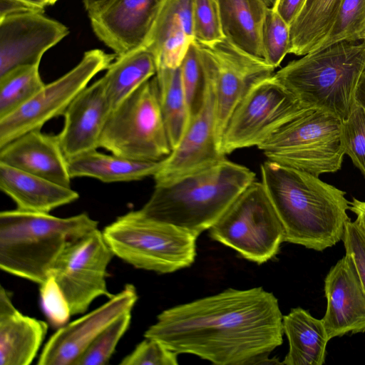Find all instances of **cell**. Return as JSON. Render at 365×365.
I'll use <instances>...</instances> for the list:
<instances>
[{
	"mask_svg": "<svg viewBox=\"0 0 365 365\" xmlns=\"http://www.w3.org/2000/svg\"><path fill=\"white\" fill-rule=\"evenodd\" d=\"M30 12H44V9L24 0H0V19Z\"/></svg>",
	"mask_w": 365,
	"mask_h": 365,
	"instance_id": "cell-40",
	"label": "cell"
},
{
	"mask_svg": "<svg viewBox=\"0 0 365 365\" xmlns=\"http://www.w3.org/2000/svg\"><path fill=\"white\" fill-rule=\"evenodd\" d=\"M165 0H114L89 15L95 35L117 56L145 47Z\"/></svg>",
	"mask_w": 365,
	"mask_h": 365,
	"instance_id": "cell-17",
	"label": "cell"
},
{
	"mask_svg": "<svg viewBox=\"0 0 365 365\" xmlns=\"http://www.w3.org/2000/svg\"><path fill=\"white\" fill-rule=\"evenodd\" d=\"M255 177L248 168L224 158L195 171L155 182L151 196L139 210L148 218L198 237L210 230Z\"/></svg>",
	"mask_w": 365,
	"mask_h": 365,
	"instance_id": "cell-3",
	"label": "cell"
},
{
	"mask_svg": "<svg viewBox=\"0 0 365 365\" xmlns=\"http://www.w3.org/2000/svg\"><path fill=\"white\" fill-rule=\"evenodd\" d=\"M356 215V224L365 232V201L353 198L349 202V208Z\"/></svg>",
	"mask_w": 365,
	"mask_h": 365,
	"instance_id": "cell-42",
	"label": "cell"
},
{
	"mask_svg": "<svg viewBox=\"0 0 365 365\" xmlns=\"http://www.w3.org/2000/svg\"><path fill=\"white\" fill-rule=\"evenodd\" d=\"M355 103L365 109V69L360 78L356 88Z\"/></svg>",
	"mask_w": 365,
	"mask_h": 365,
	"instance_id": "cell-44",
	"label": "cell"
},
{
	"mask_svg": "<svg viewBox=\"0 0 365 365\" xmlns=\"http://www.w3.org/2000/svg\"><path fill=\"white\" fill-rule=\"evenodd\" d=\"M98 225L86 212L58 217L17 209L1 211L0 268L40 285L51 275L65 248Z\"/></svg>",
	"mask_w": 365,
	"mask_h": 365,
	"instance_id": "cell-4",
	"label": "cell"
},
{
	"mask_svg": "<svg viewBox=\"0 0 365 365\" xmlns=\"http://www.w3.org/2000/svg\"><path fill=\"white\" fill-rule=\"evenodd\" d=\"M44 85L39 66L16 67L0 76V118L26 103Z\"/></svg>",
	"mask_w": 365,
	"mask_h": 365,
	"instance_id": "cell-30",
	"label": "cell"
},
{
	"mask_svg": "<svg viewBox=\"0 0 365 365\" xmlns=\"http://www.w3.org/2000/svg\"><path fill=\"white\" fill-rule=\"evenodd\" d=\"M313 109L302 106L272 75L257 83L232 113L223 133L220 153L258 146L293 119Z\"/></svg>",
	"mask_w": 365,
	"mask_h": 365,
	"instance_id": "cell-10",
	"label": "cell"
},
{
	"mask_svg": "<svg viewBox=\"0 0 365 365\" xmlns=\"http://www.w3.org/2000/svg\"><path fill=\"white\" fill-rule=\"evenodd\" d=\"M341 0H306L289 25V53L304 56L315 50L328 34Z\"/></svg>",
	"mask_w": 365,
	"mask_h": 365,
	"instance_id": "cell-28",
	"label": "cell"
},
{
	"mask_svg": "<svg viewBox=\"0 0 365 365\" xmlns=\"http://www.w3.org/2000/svg\"><path fill=\"white\" fill-rule=\"evenodd\" d=\"M194 40L211 44L225 38L217 0H193Z\"/></svg>",
	"mask_w": 365,
	"mask_h": 365,
	"instance_id": "cell-35",
	"label": "cell"
},
{
	"mask_svg": "<svg viewBox=\"0 0 365 365\" xmlns=\"http://www.w3.org/2000/svg\"><path fill=\"white\" fill-rule=\"evenodd\" d=\"M131 312L118 317L101 331L84 351L75 365L107 364L131 322Z\"/></svg>",
	"mask_w": 365,
	"mask_h": 365,
	"instance_id": "cell-32",
	"label": "cell"
},
{
	"mask_svg": "<svg viewBox=\"0 0 365 365\" xmlns=\"http://www.w3.org/2000/svg\"><path fill=\"white\" fill-rule=\"evenodd\" d=\"M161 161H140L91 150L68 159L72 178H91L103 182H130L154 176Z\"/></svg>",
	"mask_w": 365,
	"mask_h": 365,
	"instance_id": "cell-26",
	"label": "cell"
},
{
	"mask_svg": "<svg viewBox=\"0 0 365 365\" xmlns=\"http://www.w3.org/2000/svg\"><path fill=\"white\" fill-rule=\"evenodd\" d=\"M306 0H278L274 10L289 24L302 10Z\"/></svg>",
	"mask_w": 365,
	"mask_h": 365,
	"instance_id": "cell-41",
	"label": "cell"
},
{
	"mask_svg": "<svg viewBox=\"0 0 365 365\" xmlns=\"http://www.w3.org/2000/svg\"><path fill=\"white\" fill-rule=\"evenodd\" d=\"M47 6L54 4L58 0H43Z\"/></svg>",
	"mask_w": 365,
	"mask_h": 365,
	"instance_id": "cell-47",
	"label": "cell"
},
{
	"mask_svg": "<svg viewBox=\"0 0 365 365\" xmlns=\"http://www.w3.org/2000/svg\"><path fill=\"white\" fill-rule=\"evenodd\" d=\"M342 240L346 255L352 259L365 291V232L349 220L345 225Z\"/></svg>",
	"mask_w": 365,
	"mask_h": 365,
	"instance_id": "cell-39",
	"label": "cell"
},
{
	"mask_svg": "<svg viewBox=\"0 0 365 365\" xmlns=\"http://www.w3.org/2000/svg\"><path fill=\"white\" fill-rule=\"evenodd\" d=\"M365 69V40L344 41L314 51L273 74L304 108L345 120Z\"/></svg>",
	"mask_w": 365,
	"mask_h": 365,
	"instance_id": "cell-5",
	"label": "cell"
},
{
	"mask_svg": "<svg viewBox=\"0 0 365 365\" xmlns=\"http://www.w3.org/2000/svg\"><path fill=\"white\" fill-rule=\"evenodd\" d=\"M48 324L20 312L12 294L0 289V365H29L36 357L48 331Z\"/></svg>",
	"mask_w": 365,
	"mask_h": 365,
	"instance_id": "cell-22",
	"label": "cell"
},
{
	"mask_svg": "<svg viewBox=\"0 0 365 365\" xmlns=\"http://www.w3.org/2000/svg\"><path fill=\"white\" fill-rule=\"evenodd\" d=\"M137 300L135 286L125 284L105 304L58 328L46 341L37 364L75 365L96 337L121 314L131 312Z\"/></svg>",
	"mask_w": 365,
	"mask_h": 365,
	"instance_id": "cell-15",
	"label": "cell"
},
{
	"mask_svg": "<svg viewBox=\"0 0 365 365\" xmlns=\"http://www.w3.org/2000/svg\"><path fill=\"white\" fill-rule=\"evenodd\" d=\"M282 324L289 351L282 364L322 365L324 363L329 339L322 319L297 307L283 315Z\"/></svg>",
	"mask_w": 365,
	"mask_h": 365,
	"instance_id": "cell-25",
	"label": "cell"
},
{
	"mask_svg": "<svg viewBox=\"0 0 365 365\" xmlns=\"http://www.w3.org/2000/svg\"><path fill=\"white\" fill-rule=\"evenodd\" d=\"M282 319L272 292L229 288L163 311L144 336L217 365L267 364L283 343Z\"/></svg>",
	"mask_w": 365,
	"mask_h": 365,
	"instance_id": "cell-1",
	"label": "cell"
},
{
	"mask_svg": "<svg viewBox=\"0 0 365 365\" xmlns=\"http://www.w3.org/2000/svg\"><path fill=\"white\" fill-rule=\"evenodd\" d=\"M202 69L204 86L199 106L178 146L162 160L160 168L153 176L155 182L177 178L225 158L220 152L216 139L215 83L210 74Z\"/></svg>",
	"mask_w": 365,
	"mask_h": 365,
	"instance_id": "cell-14",
	"label": "cell"
},
{
	"mask_svg": "<svg viewBox=\"0 0 365 365\" xmlns=\"http://www.w3.org/2000/svg\"><path fill=\"white\" fill-rule=\"evenodd\" d=\"M210 238L261 264L284 242V228L262 182L253 181L210 228Z\"/></svg>",
	"mask_w": 365,
	"mask_h": 365,
	"instance_id": "cell-9",
	"label": "cell"
},
{
	"mask_svg": "<svg viewBox=\"0 0 365 365\" xmlns=\"http://www.w3.org/2000/svg\"><path fill=\"white\" fill-rule=\"evenodd\" d=\"M223 34L234 46L264 61L262 28L267 8L262 0H217Z\"/></svg>",
	"mask_w": 365,
	"mask_h": 365,
	"instance_id": "cell-24",
	"label": "cell"
},
{
	"mask_svg": "<svg viewBox=\"0 0 365 365\" xmlns=\"http://www.w3.org/2000/svg\"><path fill=\"white\" fill-rule=\"evenodd\" d=\"M0 189L16 204V209L49 213L77 200L79 195L66 187L0 163Z\"/></svg>",
	"mask_w": 365,
	"mask_h": 365,
	"instance_id": "cell-23",
	"label": "cell"
},
{
	"mask_svg": "<svg viewBox=\"0 0 365 365\" xmlns=\"http://www.w3.org/2000/svg\"><path fill=\"white\" fill-rule=\"evenodd\" d=\"M102 232L114 255L137 269L168 274L189 267L196 257L197 236L139 210L119 216Z\"/></svg>",
	"mask_w": 365,
	"mask_h": 365,
	"instance_id": "cell-6",
	"label": "cell"
},
{
	"mask_svg": "<svg viewBox=\"0 0 365 365\" xmlns=\"http://www.w3.org/2000/svg\"><path fill=\"white\" fill-rule=\"evenodd\" d=\"M103 232L98 228L71 242L53 268V275L62 289L71 315L83 314L101 296L110 298L106 281L113 257Z\"/></svg>",
	"mask_w": 365,
	"mask_h": 365,
	"instance_id": "cell-13",
	"label": "cell"
},
{
	"mask_svg": "<svg viewBox=\"0 0 365 365\" xmlns=\"http://www.w3.org/2000/svg\"><path fill=\"white\" fill-rule=\"evenodd\" d=\"M35 6L45 9L47 6L43 0H24Z\"/></svg>",
	"mask_w": 365,
	"mask_h": 365,
	"instance_id": "cell-45",
	"label": "cell"
},
{
	"mask_svg": "<svg viewBox=\"0 0 365 365\" xmlns=\"http://www.w3.org/2000/svg\"><path fill=\"white\" fill-rule=\"evenodd\" d=\"M341 136L345 154L365 177V109L355 104L342 120Z\"/></svg>",
	"mask_w": 365,
	"mask_h": 365,
	"instance_id": "cell-34",
	"label": "cell"
},
{
	"mask_svg": "<svg viewBox=\"0 0 365 365\" xmlns=\"http://www.w3.org/2000/svg\"><path fill=\"white\" fill-rule=\"evenodd\" d=\"M156 72L155 59L145 47L117 56L102 77L111 111Z\"/></svg>",
	"mask_w": 365,
	"mask_h": 365,
	"instance_id": "cell-27",
	"label": "cell"
},
{
	"mask_svg": "<svg viewBox=\"0 0 365 365\" xmlns=\"http://www.w3.org/2000/svg\"><path fill=\"white\" fill-rule=\"evenodd\" d=\"M361 40H365V0H341L328 34L314 51L341 41Z\"/></svg>",
	"mask_w": 365,
	"mask_h": 365,
	"instance_id": "cell-31",
	"label": "cell"
},
{
	"mask_svg": "<svg viewBox=\"0 0 365 365\" xmlns=\"http://www.w3.org/2000/svg\"><path fill=\"white\" fill-rule=\"evenodd\" d=\"M262 46L265 62L279 66L289 51V25L274 9H267L262 28Z\"/></svg>",
	"mask_w": 365,
	"mask_h": 365,
	"instance_id": "cell-33",
	"label": "cell"
},
{
	"mask_svg": "<svg viewBox=\"0 0 365 365\" xmlns=\"http://www.w3.org/2000/svg\"><path fill=\"white\" fill-rule=\"evenodd\" d=\"M155 76L161 113L173 150L180 143L191 119L180 67L158 68Z\"/></svg>",
	"mask_w": 365,
	"mask_h": 365,
	"instance_id": "cell-29",
	"label": "cell"
},
{
	"mask_svg": "<svg viewBox=\"0 0 365 365\" xmlns=\"http://www.w3.org/2000/svg\"><path fill=\"white\" fill-rule=\"evenodd\" d=\"M101 49L84 53L68 72L44 86L26 103L0 118V148L34 130H41L48 120L63 115L73 99L98 73L116 58Z\"/></svg>",
	"mask_w": 365,
	"mask_h": 365,
	"instance_id": "cell-11",
	"label": "cell"
},
{
	"mask_svg": "<svg viewBox=\"0 0 365 365\" xmlns=\"http://www.w3.org/2000/svg\"><path fill=\"white\" fill-rule=\"evenodd\" d=\"M178 354L160 341L145 338L120 362V365H178Z\"/></svg>",
	"mask_w": 365,
	"mask_h": 365,
	"instance_id": "cell-38",
	"label": "cell"
},
{
	"mask_svg": "<svg viewBox=\"0 0 365 365\" xmlns=\"http://www.w3.org/2000/svg\"><path fill=\"white\" fill-rule=\"evenodd\" d=\"M114 0H83L84 7L89 15L96 14Z\"/></svg>",
	"mask_w": 365,
	"mask_h": 365,
	"instance_id": "cell-43",
	"label": "cell"
},
{
	"mask_svg": "<svg viewBox=\"0 0 365 365\" xmlns=\"http://www.w3.org/2000/svg\"><path fill=\"white\" fill-rule=\"evenodd\" d=\"M99 148L140 161H161L170 154L155 76L110 112Z\"/></svg>",
	"mask_w": 365,
	"mask_h": 365,
	"instance_id": "cell-8",
	"label": "cell"
},
{
	"mask_svg": "<svg viewBox=\"0 0 365 365\" xmlns=\"http://www.w3.org/2000/svg\"><path fill=\"white\" fill-rule=\"evenodd\" d=\"M266 7L269 9H274L278 0H262Z\"/></svg>",
	"mask_w": 365,
	"mask_h": 365,
	"instance_id": "cell-46",
	"label": "cell"
},
{
	"mask_svg": "<svg viewBox=\"0 0 365 365\" xmlns=\"http://www.w3.org/2000/svg\"><path fill=\"white\" fill-rule=\"evenodd\" d=\"M341 126L335 115L312 110L282 126L257 148L267 159L319 177L341 167Z\"/></svg>",
	"mask_w": 365,
	"mask_h": 365,
	"instance_id": "cell-7",
	"label": "cell"
},
{
	"mask_svg": "<svg viewBox=\"0 0 365 365\" xmlns=\"http://www.w3.org/2000/svg\"><path fill=\"white\" fill-rule=\"evenodd\" d=\"M43 309L50 324L60 328L66 324L71 315L68 302L53 275L40 284Z\"/></svg>",
	"mask_w": 365,
	"mask_h": 365,
	"instance_id": "cell-37",
	"label": "cell"
},
{
	"mask_svg": "<svg viewBox=\"0 0 365 365\" xmlns=\"http://www.w3.org/2000/svg\"><path fill=\"white\" fill-rule=\"evenodd\" d=\"M194 41L193 0H165L145 46L157 70L180 67Z\"/></svg>",
	"mask_w": 365,
	"mask_h": 365,
	"instance_id": "cell-21",
	"label": "cell"
},
{
	"mask_svg": "<svg viewBox=\"0 0 365 365\" xmlns=\"http://www.w3.org/2000/svg\"><path fill=\"white\" fill-rule=\"evenodd\" d=\"M180 70L192 117L199 106L204 86V73L195 41L190 44L180 66Z\"/></svg>",
	"mask_w": 365,
	"mask_h": 365,
	"instance_id": "cell-36",
	"label": "cell"
},
{
	"mask_svg": "<svg viewBox=\"0 0 365 365\" xmlns=\"http://www.w3.org/2000/svg\"><path fill=\"white\" fill-rule=\"evenodd\" d=\"M196 43L202 66L215 86L216 139L220 152L222 138L232 113L253 86L273 75L274 68L226 38L211 44Z\"/></svg>",
	"mask_w": 365,
	"mask_h": 365,
	"instance_id": "cell-12",
	"label": "cell"
},
{
	"mask_svg": "<svg viewBox=\"0 0 365 365\" xmlns=\"http://www.w3.org/2000/svg\"><path fill=\"white\" fill-rule=\"evenodd\" d=\"M110 112L101 77L84 88L63 114L64 124L58 138L67 159L99 148Z\"/></svg>",
	"mask_w": 365,
	"mask_h": 365,
	"instance_id": "cell-19",
	"label": "cell"
},
{
	"mask_svg": "<svg viewBox=\"0 0 365 365\" xmlns=\"http://www.w3.org/2000/svg\"><path fill=\"white\" fill-rule=\"evenodd\" d=\"M69 34L61 22L42 12L0 19V76L23 66H39L45 52Z\"/></svg>",
	"mask_w": 365,
	"mask_h": 365,
	"instance_id": "cell-16",
	"label": "cell"
},
{
	"mask_svg": "<svg viewBox=\"0 0 365 365\" xmlns=\"http://www.w3.org/2000/svg\"><path fill=\"white\" fill-rule=\"evenodd\" d=\"M0 163L71 187L68 159L58 135L29 131L0 148Z\"/></svg>",
	"mask_w": 365,
	"mask_h": 365,
	"instance_id": "cell-20",
	"label": "cell"
},
{
	"mask_svg": "<svg viewBox=\"0 0 365 365\" xmlns=\"http://www.w3.org/2000/svg\"><path fill=\"white\" fill-rule=\"evenodd\" d=\"M327 311L322 319L328 339L365 331V291L354 264L345 255L324 280Z\"/></svg>",
	"mask_w": 365,
	"mask_h": 365,
	"instance_id": "cell-18",
	"label": "cell"
},
{
	"mask_svg": "<svg viewBox=\"0 0 365 365\" xmlns=\"http://www.w3.org/2000/svg\"><path fill=\"white\" fill-rule=\"evenodd\" d=\"M262 183L284 228V242L322 251L342 240L349 201L319 177L267 159Z\"/></svg>",
	"mask_w": 365,
	"mask_h": 365,
	"instance_id": "cell-2",
	"label": "cell"
}]
</instances>
